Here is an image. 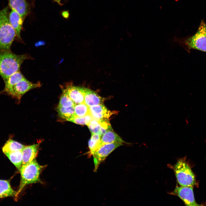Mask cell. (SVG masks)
Wrapping results in <instances>:
<instances>
[{
	"label": "cell",
	"mask_w": 206,
	"mask_h": 206,
	"mask_svg": "<svg viewBox=\"0 0 206 206\" xmlns=\"http://www.w3.org/2000/svg\"><path fill=\"white\" fill-rule=\"evenodd\" d=\"M28 58L27 55H18L11 51H0V76L4 81L19 71L21 64Z\"/></svg>",
	"instance_id": "obj_1"
},
{
	"label": "cell",
	"mask_w": 206,
	"mask_h": 206,
	"mask_svg": "<svg viewBox=\"0 0 206 206\" xmlns=\"http://www.w3.org/2000/svg\"><path fill=\"white\" fill-rule=\"evenodd\" d=\"M173 41L189 51L194 49L206 52V24L202 21L196 32L193 35L185 38H178L176 37Z\"/></svg>",
	"instance_id": "obj_2"
},
{
	"label": "cell",
	"mask_w": 206,
	"mask_h": 206,
	"mask_svg": "<svg viewBox=\"0 0 206 206\" xmlns=\"http://www.w3.org/2000/svg\"><path fill=\"white\" fill-rule=\"evenodd\" d=\"M16 36L15 32L9 21L7 6L0 10V51H11Z\"/></svg>",
	"instance_id": "obj_3"
},
{
	"label": "cell",
	"mask_w": 206,
	"mask_h": 206,
	"mask_svg": "<svg viewBox=\"0 0 206 206\" xmlns=\"http://www.w3.org/2000/svg\"><path fill=\"white\" fill-rule=\"evenodd\" d=\"M44 167L39 165L35 159L22 165L20 171L21 181L16 197L27 185L36 183H41L40 178L41 173Z\"/></svg>",
	"instance_id": "obj_4"
},
{
	"label": "cell",
	"mask_w": 206,
	"mask_h": 206,
	"mask_svg": "<svg viewBox=\"0 0 206 206\" xmlns=\"http://www.w3.org/2000/svg\"><path fill=\"white\" fill-rule=\"evenodd\" d=\"M179 184L182 186H193L196 183L195 175L185 160L179 159L173 167Z\"/></svg>",
	"instance_id": "obj_5"
},
{
	"label": "cell",
	"mask_w": 206,
	"mask_h": 206,
	"mask_svg": "<svg viewBox=\"0 0 206 206\" xmlns=\"http://www.w3.org/2000/svg\"><path fill=\"white\" fill-rule=\"evenodd\" d=\"M121 142H114L103 144L99 147L93 153L92 156L96 171L100 163L116 148L123 145Z\"/></svg>",
	"instance_id": "obj_6"
},
{
	"label": "cell",
	"mask_w": 206,
	"mask_h": 206,
	"mask_svg": "<svg viewBox=\"0 0 206 206\" xmlns=\"http://www.w3.org/2000/svg\"><path fill=\"white\" fill-rule=\"evenodd\" d=\"M41 86L39 82L33 83L24 78L15 85L7 94L13 98L20 99L30 90L39 87Z\"/></svg>",
	"instance_id": "obj_7"
},
{
	"label": "cell",
	"mask_w": 206,
	"mask_h": 206,
	"mask_svg": "<svg viewBox=\"0 0 206 206\" xmlns=\"http://www.w3.org/2000/svg\"><path fill=\"white\" fill-rule=\"evenodd\" d=\"M173 193L180 198L186 206L200 205L196 202L193 186H177Z\"/></svg>",
	"instance_id": "obj_8"
},
{
	"label": "cell",
	"mask_w": 206,
	"mask_h": 206,
	"mask_svg": "<svg viewBox=\"0 0 206 206\" xmlns=\"http://www.w3.org/2000/svg\"><path fill=\"white\" fill-rule=\"evenodd\" d=\"M87 126L91 133L101 136L107 131L112 130L108 119H98L93 118Z\"/></svg>",
	"instance_id": "obj_9"
},
{
	"label": "cell",
	"mask_w": 206,
	"mask_h": 206,
	"mask_svg": "<svg viewBox=\"0 0 206 206\" xmlns=\"http://www.w3.org/2000/svg\"><path fill=\"white\" fill-rule=\"evenodd\" d=\"M90 112L92 117L98 119H108L113 114L103 104L89 107Z\"/></svg>",
	"instance_id": "obj_10"
},
{
	"label": "cell",
	"mask_w": 206,
	"mask_h": 206,
	"mask_svg": "<svg viewBox=\"0 0 206 206\" xmlns=\"http://www.w3.org/2000/svg\"><path fill=\"white\" fill-rule=\"evenodd\" d=\"M11 9L16 11L23 21L29 13V7L25 0H9Z\"/></svg>",
	"instance_id": "obj_11"
},
{
	"label": "cell",
	"mask_w": 206,
	"mask_h": 206,
	"mask_svg": "<svg viewBox=\"0 0 206 206\" xmlns=\"http://www.w3.org/2000/svg\"><path fill=\"white\" fill-rule=\"evenodd\" d=\"M63 90L75 104L84 102L83 87L70 85Z\"/></svg>",
	"instance_id": "obj_12"
},
{
	"label": "cell",
	"mask_w": 206,
	"mask_h": 206,
	"mask_svg": "<svg viewBox=\"0 0 206 206\" xmlns=\"http://www.w3.org/2000/svg\"><path fill=\"white\" fill-rule=\"evenodd\" d=\"M84 102L88 106L103 104L104 99L95 92L88 88L83 87Z\"/></svg>",
	"instance_id": "obj_13"
},
{
	"label": "cell",
	"mask_w": 206,
	"mask_h": 206,
	"mask_svg": "<svg viewBox=\"0 0 206 206\" xmlns=\"http://www.w3.org/2000/svg\"><path fill=\"white\" fill-rule=\"evenodd\" d=\"M39 147V144L25 146L22 150V165L29 163L35 159Z\"/></svg>",
	"instance_id": "obj_14"
},
{
	"label": "cell",
	"mask_w": 206,
	"mask_h": 206,
	"mask_svg": "<svg viewBox=\"0 0 206 206\" xmlns=\"http://www.w3.org/2000/svg\"><path fill=\"white\" fill-rule=\"evenodd\" d=\"M9 19L10 23L15 32L16 36L19 40H21L20 33L23 20L20 15L13 9H11L9 14Z\"/></svg>",
	"instance_id": "obj_15"
},
{
	"label": "cell",
	"mask_w": 206,
	"mask_h": 206,
	"mask_svg": "<svg viewBox=\"0 0 206 206\" xmlns=\"http://www.w3.org/2000/svg\"><path fill=\"white\" fill-rule=\"evenodd\" d=\"M117 142L123 143L124 141L112 130L107 131L101 136L100 146L105 144Z\"/></svg>",
	"instance_id": "obj_16"
},
{
	"label": "cell",
	"mask_w": 206,
	"mask_h": 206,
	"mask_svg": "<svg viewBox=\"0 0 206 206\" xmlns=\"http://www.w3.org/2000/svg\"><path fill=\"white\" fill-rule=\"evenodd\" d=\"M24 78L20 71L11 75L4 81L5 88L2 92L7 94L15 85Z\"/></svg>",
	"instance_id": "obj_17"
},
{
	"label": "cell",
	"mask_w": 206,
	"mask_h": 206,
	"mask_svg": "<svg viewBox=\"0 0 206 206\" xmlns=\"http://www.w3.org/2000/svg\"><path fill=\"white\" fill-rule=\"evenodd\" d=\"M17 193V191L12 189L8 181L0 180V198L13 196L16 197Z\"/></svg>",
	"instance_id": "obj_18"
},
{
	"label": "cell",
	"mask_w": 206,
	"mask_h": 206,
	"mask_svg": "<svg viewBox=\"0 0 206 206\" xmlns=\"http://www.w3.org/2000/svg\"><path fill=\"white\" fill-rule=\"evenodd\" d=\"M4 154L20 171L22 165V150L6 152Z\"/></svg>",
	"instance_id": "obj_19"
},
{
	"label": "cell",
	"mask_w": 206,
	"mask_h": 206,
	"mask_svg": "<svg viewBox=\"0 0 206 206\" xmlns=\"http://www.w3.org/2000/svg\"><path fill=\"white\" fill-rule=\"evenodd\" d=\"M25 146L12 139H9L2 148L3 153L22 150Z\"/></svg>",
	"instance_id": "obj_20"
},
{
	"label": "cell",
	"mask_w": 206,
	"mask_h": 206,
	"mask_svg": "<svg viewBox=\"0 0 206 206\" xmlns=\"http://www.w3.org/2000/svg\"><path fill=\"white\" fill-rule=\"evenodd\" d=\"M101 135L91 133V136L88 142L90 156L92 155L95 151L100 146V138Z\"/></svg>",
	"instance_id": "obj_21"
},
{
	"label": "cell",
	"mask_w": 206,
	"mask_h": 206,
	"mask_svg": "<svg viewBox=\"0 0 206 206\" xmlns=\"http://www.w3.org/2000/svg\"><path fill=\"white\" fill-rule=\"evenodd\" d=\"M90 114L89 106L84 102L75 104L74 107V115L83 117Z\"/></svg>",
	"instance_id": "obj_22"
},
{
	"label": "cell",
	"mask_w": 206,
	"mask_h": 206,
	"mask_svg": "<svg viewBox=\"0 0 206 206\" xmlns=\"http://www.w3.org/2000/svg\"><path fill=\"white\" fill-rule=\"evenodd\" d=\"M74 107L65 108L58 106L57 111L59 115L67 120L74 115Z\"/></svg>",
	"instance_id": "obj_23"
},
{
	"label": "cell",
	"mask_w": 206,
	"mask_h": 206,
	"mask_svg": "<svg viewBox=\"0 0 206 206\" xmlns=\"http://www.w3.org/2000/svg\"><path fill=\"white\" fill-rule=\"evenodd\" d=\"M92 118L90 114L83 117H78L74 115L67 120L78 124L87 125Z\"/></svg>",
	"instance_id": "obj_24"
},
{
	"label": "cell",
	"mask_w": 206,
	"mask_h": 206,
	"mask_svg": "<svg viewBox=\"0 0 206 206\" xmlns=\"http://www.w3.org/2000/svg\"><path fill=\"white\" fill-rule=\"evenodd\" d=\"M75 105V104L63 89L62 94L60 98L58 106L64 107L68 108L74 107Z\"/></svg>",
	"instance_id": "obj_25"
},
{
	"label": "cell",
	"mask_w": 206,
	"mask_h": 206,
	"mask_svg": "<svg viewBox=\"0 0 206 206\" xmlns=\"http://www.w3.org/2000/svg\"><path fill=\"white\" fill-rule=\"evenodd\" d=\"M56 2L58 3L59 4H60V1L61 0H54Z\"/></svg>",
	"instance_id": "obj_26"
}]
</instances>
